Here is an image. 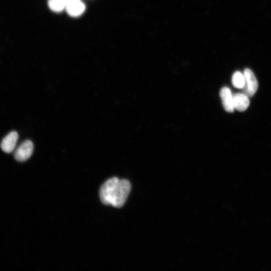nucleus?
Returning <instances> with one entry per match:
<instances>
[{"label": "nucleus", "mask_w": 271, "mask_h": 271, "mask_svg": "<svg viewBox=\"0 0 271 271\" xmlns=\"http://www.w3.org/2000/svg\"><path fill=\"white\" fill-rule=\"evenodd\" d=\"M18 139L16 132L10 133L3 139L1 144L2 150L5 153H10L14 150Z\"/></svg>", "instance_id": "nucleus-5"}, {"label": "nucleus", "mask_w": 271, "mask_h": 271, "mask_svg": "<svg viewBox=\"0 0 271 271\" xmlns=\"http://www.w3.org/2000/svg\"><path fill=\"white\" fill-rule=\"evenodd\" d=\"M245 78V84L243 88V92L248 97L253 96L258 89V83L256 78L251 70L246 69L244 72Z\"/></svg>", "instance_id": "nucleus-2"}, {"label": "nucleus", "mask_w": 271, "mask_h": 271, "mask_svg": "<svg viewBox=\"0 0 271 271\" xmlns=\"http://www.w3.org/2000/svg\"><path fill=\"white\" fill-rule=\"evenodd\" d=\"M67 3V0H48V5L52 11L59 13L66 8Z\"/></svg>", "instance_id": "nucleus-8"}, {"label": "nucleus", "mask_w": 271, "mask_h": 271, "mask_svg": "<svg viewBox=\"0 0 271 271\" xmlns=\"http://www.w3.org/2000/svg\"><path fill=\"white\" fill-rule=\"evenodd\" d=\"M131 189V184L127 180H120L117 177L109 179L100 189L101 200L105 205L121 208L124 205Z\"/></svg>", "instance_id": "nucleus-1"}, {"label": "nucleus", "mask_w": 271, "mask_h": 271, "mask_svg": "<svg viewBox=\"0 0 271 271\" xmlns=\"http://www.w3.org/2000/svg\"><path fill=\"white\" fill-rule=\"evenodd\" d=\"M65 9L70 16L77 17L84 13L86 6L81 0H67Z\"/></svg>", "instance_id": "nucleus-4"}, {"label": "nucleus", "mask_w": 271, "mask_h": 271, "mask_svg": "<svg viewBox=\"0 0 271 271\" xmlns=\"http://www.w3.org/2000/svg\"><path fill=\"white\" fill-rule=\"evenodd\" d=\"M34 146L30 140L24 141L16 150L14 154L15 159L19 162H24L32 156Z\"/></svg>", "instance_id": "nucleus-3"}, {"label": "nucleus", "mask_w": 271, "mask_h": 271, "mask_svg": "<svg viewBox=\"0 0 271 271\" xmlns=\"http://www.w3.org/2000/svg\"><path fill=\"white\" fill-rule=\"evenodd\" d=\"M234 109L239 112L246 111L250 105V101L247 96L244 94H236L233 96Z\"/></svg>", "instance_id": "nucleus-7"}, {"label": "nucleus", "mask_w": 271, "mask_h": 271, "mask_svg": "<svg viewBox=\"0 0 271 271\" xmlns=\"http://www.w3.org/2000/svg\"><path fill=\"white\" fill-rule=\"evenodd\" d=\"M220 95L225 110L229 113L233 112L235 110L233 96H232L230 90L228 88L224 87L221 90Z\"/></svg>", "instance_id": "nucleus-6"}, {"label": "nucleus", "mask_w": 271, "mask_h": 271, "mask_svg": "<svg viewBox=\"0 0 271 271\" xmlns=\"http://www.w3.org/2000/svg\"><path fill=\"white\" fill-rule=\"evenodd\" d=\"M232 84L236 88L243 89L245 84L244 75L240 72H235L232 77Z\"/></svg>", "instance_id": "nucleus-9"}]
</instances>
